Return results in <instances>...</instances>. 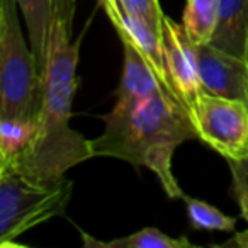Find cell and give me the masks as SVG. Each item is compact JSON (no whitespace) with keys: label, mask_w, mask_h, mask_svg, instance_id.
Wrapping results in <instances>:
<instances>
[{"label":"cell","mask_w":248,"mask_h":248,"mask_svg":"<svg viewBox=\"0 0 248 248\" xmlns=\"http://www.w3.org/2000/svg\"><path fill=\"white\" fill-rule=\"evenodd\" d=\"M72 22L58 17L51 26L43 73V104L31 143L0 170H12L36 182L65 179L75 165L93 158L92 140L70 128L72 104L78 78L82 38L72 43Z\"/></svg>","instance_id":"1"},{"label":"cell","mask_w":248,"mask_h":248,"mask_svg":"<svg viewBox=\"0 0 248 248\" xmlns=\"http://www.w3.org/2000/svg\"><path fill=\"white\" fill-rule=\"evenodd\" d=\"M104 121V131L92 140L95 156H110L145 167L160 180L170 199H184L172 170L175 150L196 138L187 109L165 89L143 99L126 110H110Z\"/></svg>","instance_id":"2"},{"label":"cell","mask_w":248,"mask_h":248,"mask_svg":"<svg viewBox=\"0 0 248 248\" xmlns=\"http://www.w3.org/2000/svg\"><path fill=\"white\" fill-rule=\"evenodd\" d=\"M17 0H0V117L38 119L43 75L17 17Z\"/></svg>","instance_id":"3"},{"label":"cell","mask_w":248,"mask_h":248,"mask_svg":"<svg viewBox=\"0 0 248 248\" xmlns=\"http://www.w3.org/2000/svg\"><path fill=\"white\" fill-rule=\"evenodd\" d=\"M73 182H36L12 170H0V247H19L17 238L51 217L63 216Z\"/></svg>","instance_id":"4"},{"label":"cell","mask_w":248,"mask_h":248,"mask_svg":"<svg viewBox=\"0 0 248 248\" xmlns=\"http://www.w3.org/2000/svg\"><path fill=\"white\" fill-rule=\"evenodd\" d=\"M196 138L226 162L248 156V104L202 92L189 110Z\"/></svg>","instance_id":"5"},{"label":"cell","mask_w":248,"mask_h":248,"mask_svg":"<svg viewBox=\"0 0 248 248\" xmlns=\"http://www.w3.org/2000/svg\"><path fill=\"white\" fill-rule=\"evenodd\" d=\"M162 43L172 95L189 112L204 92L199 65H197L196 46L187 38L182 24H177L169 16L163 17Z\"/></svg>","instance_id":"6"},{"label":"cell","mask_w":248,"mask_h":248,"mask_svg":"<svg viewBox=\"0 0 248 248\" xmlns=\"http://www.w3.org/2000/svg\"><path fill=\"white\" fill-rule=\"evenodd\" d=\"M202 90L248 104V63L213 45L196 46Z\"/></svg>","instance_id":"7"},{"label":"cell","mask_w":248,"mask_h":248,"mask_svg":"<svg viewBox=\"0 0 248 248\" xmlns=\"http://www.w3.org/2000/svg\"><path fill=\"white\" fill-rule=\"evenodd\" d=\"M107 17L116 28L119 38L124 39V41H129L141 53L143 58L148 62V65L152 66L153 72L160 78L162 85L165 87V90L172 95L169 72H167L165 53H163L162 32H158L153 26H150L143 19L126 14L121 7L114 12H109Z\"/></svg>","instance_id":"8"},{"label":"cell","mask_w":248,"mask_h":248,"mask_svg":"<svg viewBox=\"0 0 248 248\" xmlns=\"http://www.w3.org/2000/svg\"><path fill=\"white\" fill-rule=\"evenodd\" d=\"M28 24L29 45L38 60L41 75L46 66V51L53 22L58 17L73 22L77 0H17Z\"/></svg>","instance_id":"9"},{"label":"cell","mask_w":248,"mask_h":248,"mask_svg":"<svg viewBox=\"0 0 248 248\" xmlns=\"http://www.w3.org/2000/svg\"><path fill=\"white\" fill-rule=\"evenodd\" d=\"M121 43L124 49V66L119 89L116 92V104L112 107V110L117 112L129 109L146 97L165 89L141 53L129 41L121 39Z\"/></svg>","instance_id":"10"},{"label":"cell","mask_w":248,"mask_h":248,"mask_svg":"<svg viewBox=\"0 0 248 248\" xmlns=\"http://www.w3.org/2000/svg\"><path fill=\"white\" fill-rule=\"evenodd\" d=\"M209 45L248 63V0H219V19Z\"/></svg>","instance_id":"11"},{"label":"cell","mask_w":248,"mask_h":248,"mask_svg":"<svg viewBox=\"0 0 248 248\" xmlns=\"http://www.w3.org/2000/svg\"><path fill=\"white\" fill-rule=\"evenodd\" d=\"M85 248H194L196 245L186 236L172 238L156 228H143L124 238L100 241L85 231H80Z\"/></svg>","instance_id":"12"},{"label":"cell","mask_w":248,"mask_h":248,"mask_svg":"<svg viewBox=\"0 0 248 248\" xmlns=\"http://www.w3.org/2000/svg\"><path fill=\"white\" fill-rule=\"evenodd\" d=\"M219 19V0H187L182 28L194 46L209 45Z\"/></svg>","instance_id":"13"},{"label":"cell","mask_w":248,"mask_h":248,"mask_svg":"<svg viewBox=\"0 0 248 248\" xmlns=\"http://www.w3.org/2000/svg\"><path fill=\"white\" fill-rule=\"evenodd\" d=\"M36 126V119L0 117V165L16 158L31 143Z\"/></svg>","instance_id":"14"},{"label":"cell","mask_w":248,"mask_h":248,"mask_svg":"<svg viewBox=\"0 0 248 248\" xmlns=\"http://www.w3.org/2000/svg\"><path fill=\"white\" fill-rule=\"evenodd\" d=\"M184 202H186L187 217H189L190 226L194 230L231 233L236 228V219L234 217L226 216L223 211H219L217 207H214L213 204L206 202V201L184 196Z\"/></svg>","instance_id":"15"},{"label":"cell","mask_w":248,"mask_h":248,"mask_svg":"<svg viewBox=\"0 0 248 248\" xmlns=\"http://www.w3.org/2000/svg\"><path fill=\"white\" fill-rule=\"evenodd\" d=\"M117 2L126 14L143 19L150 26H153L158 32H162L165 14L160 7L158 0H117Z\"/></svg>","instance_id":"16"},{"label":"cell","mask_w":248,"mask_h":248,"mask_svg":"<svg viewBox=\"0 0 248 248\" xmlns=\"http://www.w3.org/2000/svg\"><path fill=\"white\" fill-rule=\"evenodd\" d=\"M231 172L233 196L240 207V216L248 223V156L243 160L228 162Z\"/></svg>","instance_id":"17"},{"label":"cell","mask_w":248,"mask_h":248,"mask_svg":"<svg viewBox=\"0 0 248 248\" xmlns=\"http://www.w3.org/2000/svg\"><path fill=\"white\" fill-rule=\"evenodd\" d=\"M223 247H240V248H248V230L236 233L231 240L224 241Z\"/></svg>","instance_id":"18"},{"label":"cell","mask_w":248,"mask_h":248,"mask_svg":"<svg viewBox=\"0 0 248 248\" xmlns=\"http://www.w3.org/2000/svg\"><path fill=\"white\" fill-rule=\"evenodd\" d=\"M100 4H102L106 14H109V12H114V11L119 9V2H117V0H100Z\"/></svg>","instance_id":"19"}]
</instances>
